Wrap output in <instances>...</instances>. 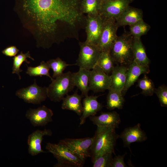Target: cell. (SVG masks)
<instances>
[{
    "mask_svg": "<svg viewBox=\"0 0 167 167\" xmlns=\"http://www.w3.org/2000/svg\"><path fill=\"white\" fill-rule=\"evenodd\" d=\"M83 97L82 95L78 94L77 91L72 95L67 94L62 100V109L73 111L78 115L81 116L83 109L81 102Z\"/></svg>",
    "mask_w": 167,
    "mask_h": 167,
    "instance_id": "23",
    "label": "cell"
},
{
    "mask_svg": "<svg viewBox=\"0 0 167 167\" xmlns=\"http://www.w3.org/2000/svg\"><path fill=\"white\" fill-rule=\"evenodd\" d=\"M93 139V137L78 139L66 138L60 140L58 143L65 145L84 162L88 157H90L89 150Z\"/></svg>",
    "mask_w": 167,
    "mask_h": 167,
    "instance_id": "9",
    "label": "cell"
},
{
    "mask_svg": "<svg viewBox=\"0 0 167 167\" xmlns=\"http://www.w3.org/2000/svg\"><path fill=\"white\" fill-rule=\"evenodd\" d=\"M107 96V108L112 110L115 108L122 109L124 99L121 92L109 88Z\"/></svg>",
    "mask_w": 167,
    "mask_h": 167,
    "instance_id": "24",
    "label": "cell"
},
{
    "mask_svg": "<svg viewBox=\"0 0 167 167\" xmlns=\"http://www.w3.org/2000/svg\"><path fill=\"white\" fill-rule=\"evenodd\" d=\"M15 95L26 103L39 104L47 97V87L38 86L35 79L33 84L18 90Z\"/></svg>",
    "mask_w": 167,
    "mask_h": 167,
    "instance_id": "8",
    "label": "cell"
},
{
    "mask_svg": "<svg viewBox=\"0 0 167 167\" xmlns=\"http://www.w3.org/2000/svg\"><path fill=\"white\" fill-rule=\"evenodd\" d=\"M91 71L79 68V71L72 73V79L75 86H76L85 97L88 96L90 90L89 81Z\"/></svg>",
    "mask_w": 167,
    "mask_h": 167,
    "instance_id": "20",
    "label": "cell"
},
{
    "mask_svg": "<svg viewBox=\"0 0 167 167\" xmlns=\"http://www.w3.org/2000/svg\"><path fill=\"white\" fill-rule=\"evenodd\" d=\"M114 0H102L103 2H105V1H113Z\"/></svg>",
    "mask_w": 167,
    "mask_h": 167,
    "instance_id": "36",
    "label": "cell"
},
{
    "mask_svg": "<svg viewBox=\"0 0 167 167\" xmlns=\"http://www.w3.org/2000/svg\"><path fill=\"white\" fill-rule=\"evenodd\" d=\"M80 50L75 64L79 68L92 69L97 64L101 52L97 46L85 41L80 42Z\"/></svg>",
    "mask_w": 167,
    "mask_h": 167,
    "instance_id": "6",
    "label": "cell"
},
{
    "mask_svg": "<svg viewBox=\"0 0 167 167\" xmlns=\"http://www.w3.org/2000/svg\"><path fill=\"white\" fill-rule=\"evenodd\" d=\"M23 7L45 33L54 32L58 21L74 26L82 18L77 0H24Z\"/></svg>",
    "mask_w": 167,
    "mask_h": 167,
    "instance_id": "1",
    "label": "cell"
},
{
    "mask_svg": "<svg viewBox=\"0 0 167 167\" xmlns=\"http://www.w3.org/2000/svg\"><path fill=\"white\" fill-rule=\"evenodd\" d=\"M126 154L125 153L122 155H115L114 157L113 158L111 167H127L124 161V158Z\"/></svg>",
    "mask_w": 167,
    "mask_h": 167,
    "instance_id": "34",
    "label": "cell"
},
{
    "mask_svg": "<svg viewBox=\"0 0 167 167\" xmlns=\"http://www.w3.org/2000/svg\"><path fill=\"white\" fill-rule=\"evenodd\" d=\"M137 85L142 90V94L146 96H152L155 93L156 88L152 80L146 75L138 80Z\"/></svg>",
    "mask_w": 167,
    "mask_h": 167,
    "instance_id": "30",
    "label": "cell"
},
{
    "mask_svg": "<svg viewBox=\"0 0 167 167\" xmlns=\"http://www.w3.org/2000/svg\"><path fill=\"white\" fill-rule=\"evenodd\" d=\"M133 37L129 32L118 36L109 52L114 62L129 64L133 60L132 44Z\"/></svg>",
    "mask_w": 167,
    "mask_h": 167,
    "instance_id": "3",
    "label": "cell"
},
{
    "mask_svg": "<svg viewBox=\"0 0 167 167\" xmlns=\"http://www.w3.org/2000/svg\"><path fill=\"white\" fill-rule=\"evenodd\" d=\"M149 71V67L141 66L133 60L127 67L126 83L122 92L123 96H124L130 87L134 84L141 75L148 74Z\"/></svg>",
    "mask_w": 167,
    "mask_h": 167,
    "instance_id": "17",
    "label": "cell"
},
{
    "mask_svg": "<svg viewBox=\"0 0 167 167\" xmlns=\"http://www.w3.org/2000/svg\"><path fill=\"white\" fill-rule=\"evenodd\" d=\"M93 124L97 126H111L118 128L121 122L119 114L116 111L102 112L98 116L89 117Z\"/></svg>",
    "mask_w": 167,
    "mask_h": 167,
    "instance_id": "19",
    "label": "cell"
},
{
    "mask_svg": "<svg viewBox=\"0 0 167 167\" xmlns=\"http://www.w3.org/2000/svg\"><path fill=\"white\" fill-rule=\"evenodd\" d=\"M102 2V0H83L80 11L82 14L98 15Z\"/></svg>",
    "mask_w": 167,
    "mask_h": 167,
    "instance_id": "25",
    "label": "cell"
},
{
    "mask_svg": "<svg viewBox=\"0 0 167 167\" xmlns=\"http://www.w3.org/2000/svg\"><path fill=\"white\" fill-rule=\"evenodd\" d=\"M134 0H114L102 2L99 15L103 20L116 19Z\"/></svg>",
    "mask_w": 167,
    "mask_h": 167,
    "instance_id": "12",
    "label": "cell"
},
{
    "mask_svg": "<svg viewBox=\"0 0 167 167\" xmlns=\"http://www.w3.org/2000/svg\"><path fill=\"white\" fill-rule=\"evenodd\" d=\"M103 20L101 32L97 45L101 52L110 50L118 36L117 32L118 28L114 19Z\"/></svg>",
    "mask_w": 167,
    "mask_h": 167,
    "instance_id": "7",
    "label": "cell"
},
{
    "mask_svg": "<svg viewBox=\"0 0 167 167\" xmlns=\"http://www.w3.org/2000/svg\"><path fill=\"white\" fill-rule=\"evenodd\" d=\"M114 62L109 51H103L101 52L96 65L109 75L111 73L114 67Z\"/></svg>",
    "mask_w": 167,
    "mask_h": 167,
    "instance_id": "26",
    "label": "cell"
},
{
    "mask_svg": "<svg viewBox=\"0 0 167 167\" xmlns=\"http://www.w3.org/2000/svg\"><path fill=\"white\" fill-rule=\"evenodd\" d=\"M104 20L98 15H87L86 32L87 39L85 41L97 46L101 32Z\"/></svg>",
    "mask_w": 167,
    "mask_h": 167,
    "instance_id": "11",
    "label": "cell"
},
{
    "mask_svg": "<svg viewBox=\"0 0 167 167\" xmlns=\"http://www.w3.org/2000/svg\"><path fill=\"white\" fill-rule=\"evenodd\" d=\"M47 87V97L53 101L60 102L72 91L75 86L72 79V73L68 71L51 80Z\"/></svg>",
    "mask_w": 167,
    "mask_h": 167,
    "instance_id": "4",
    "label": "cell"
},
{
    "mask_svg": "<svg viewBox=\"0 0 167 167\" xmlns=\"http://www.w3.org/2000/svg\"><path fill=\"white\" fill-rule=\"evenodd\" d=\"M52 111L43 105L36 109L30 108L27 110L26 117L34 126H43L53 121Z\"/></svg>",
    "mask_w": 167,
    "mask_h": 167,
    "instance_id": "13",
    "label": "cell"
},
{
    "mask_svg": "<svg viewBox=\"0 0 167 167\" xmlns=\"http://www.w3.org/2000/svg\"><path fill=\"white\" fill-rule=\"evenodd\" d=\"M155 93L158 97L161 105L162 107L167 106V87L165 85L160 86L156 88Z\"/></svg>",
    "mask_w": 167,
    "mask_h": 167,
    "instance_id": "33",
    "label": "cell"
},
{
    "mask_svg": "<svg viewBox=\"0 0 167 167\" xmlns=\"http://www.w3.org/2000/svg\"><path fill=\"white\" fill-rule=\"evenodd\" d=\"M115 128L111 126H97L89 152L93 163L98 157L104 154L115 153V147L119 135Z\"/></svg>",
    "mask_w": 167,
    "mask_h": 167,
    "instance_id": "2",
    "label": "cell"
},
{
    "mask_svg": "<svg viewBox=\"0 0 167 167\" xmlns=\"http://www.w3.org/2000/svg\"><path fill=\"white\" fill-rule=\"evenodd\" d=\"M150 28V26L142 19L130 26L129 33L134 37L140 38L146 34Z\"/></svg>",
    "mask_w": 167,
    "mask_h": 167,
    "instance_id": "27",
    "label": "cell"
},
{
    "mask_svg": "<svg viewBox=\"0 0 167 167\" xmlns=\"http://www.w3.org/2000/svg\"><path fill=\"white\" fill-rule=\"evenodd\" d=\"M27 67L26 73L30 76L42 77L43 75H45L50 78L51 80L53 79L50 75L49 70L50 68L49 65L44 61L36 67L28 66H27Z\"/></svg>",
    "mask_w": 167,
    "mask_h": 167,
    "instance_id": "29",
    "label": "cell"
},
{
    "mask_svg": "<svg viewBox=\"0 0 167 167\" xmlns=\"http://www.w3.org/2000/svg\"><path fill=\"white\" fill-rule=\"evenodd\" d=\"M99 96H88L85 97L83 101V112L80 118V124L85 122L86 119L90 116L95 115L101 110L103 105L97 99Z\"/></svg>",
    "mask_w": 167,
    "mask_h": 167,
    "instance_id": "18",
    "label": "cell"
},
{
    "mask_svg": "<svg viewBox=\"0 0 167 167\" xmlns=\"http://www.w3.org/2000/svg\"><path fill=\"white\" fill-rule=\"evenodd\" d=\"M45 149L57 159L58 163L54 165L55 167H82L84 166V162L62 144L48 143L46 145Z\"/></svg>",
    "mask_w": 167,
    "mask_h": 167,
    "instance_id": "5",
    "label": "cell"
},
{
    "mask_svg": "<svg viewBox=\"0 0 167 167\" xmlns=\"http://www.w3.org/2000/svg\"><path fill=\"white\" fill-rule=\"evenodd\" d=\"M19 51V50L15 46H11L5 49L2 51V53L6 56L12 57L15 56Z\"/></svg>",
    "mask_w": 167,
    "mask_h": 167,
    "instance_id": "35",
    "label": "cell"
},
{
    "mask_svg": "<svg viewBox=\"0 0 167 167\" xmlns=\"http://www.w3.org/2000/svg\"><path fill=\"white\" fill-rule=\"evenodd\" d=\"M142 9L128 6L115 19L118 27L129 26L143 19Z\"/></svg>",
    "mask_w": 167,
    "mask_h": 167,
    "instance_id": "16",
    "label": "cell"
},
{
    "mask_svg": "<svg viewBox=\"0 0 167 167\" xmlns=\"http://www.w3.org/2000/svg\"><path fill=\"white\" fill-rule=\"evenodd\" d=\"M119 138L123 141L124 147H128L131 152L130 144L134 142H142L146 141L147 136L141 128L139 123L133 126L127 127L119 135Z\"/></svg>",
    "mask_w": 167,
    "mask_h": 167,
    "instance_id": "14",
    "label": "cell"
},
{
    "mask_svg": "<svg viewBox=\"0 0 167 167\" xmlns=\"http://www.w3.org/2000/svg\"><path fill=\"white\" fill-rule=\"evenodd\" d=\"M111 82L110 75L106 74L96 65L91 71L89 88L94 92L104 91L109 88Z\"/></svg>",
    "mask_w": 167,
    "mask_h": 167,
    "instance_id": "10",
    "label": "cell"
},
{
    "mask_svg": "<svg viewBox=\"0 0 167 167\" xmlns=\"http://www.w3.org/2000/svg\"><path fill=\"white\" fill-rule=\"evenodd\" d=\"M112 153L104 154L97 158L93 162V167H111L113 157Z\"/></svg>",
    "mask_w": 167,
    "mask_h": 167,
    "instance_id": "32",
    "label": "cell"
},
{
    "mask_svg": "<svg viewBox=\"0 0 167 167\" xmlns=\"http://www.w3.org/2000/svg\"><path fill=\"white\" fill-rule=\"evenodd\" d=\"M47 63L50 68L53 71V79L62 75L63 73V71L68 66L76 65L75 64H68L59 58H57L55 59H50L47 61Z\"/></svg>",
    "mask_w": 167,
    "mask_h": 167,
    "instance_id": "28",
    "label": "cell"
},
{
    "mask_svg": "<svg viewBox=\"0 0 167 167\" xmlns=\"http://www.w3.org/2000/svg\"><path fill=\"white\" fill-rule=\"evenodd\" d=\"M127 70V67L124 66L114 67L110 75L111 82L109 88L122 93L126 83Z\"/></svg>",
    "mask_w": 167,
    "mask_h": 167,
    "instance_id": "21",
    "label": "cell"
},
{
    "mask_svg": "<svg viewBox=\"0 0 167 167\" xmlns=\"http://www.w3.org/2000/svg\"><path fill=\"white\" fill-rule=\"evenodd\" d=\"M52 132L50 130L45 129L44 130H37L28 136L27 142L28 152L32 156H35L41 153H47L41 148V143L45 135L51 136Z\"/></svg>",
    "mask_w": 167,
    "mask_h": 167,
    "instance_id": "15",
    "label": "cell"
},
{
    "mask_svg": "<svg viewBox=\"0 0 167 167\" xmlns=\"http://www.w3.org/2000/svg\"><path fill=\"white\" fill-rule=\"evenodd\" d=\"M27 58H29L34 60V58L31 56L29 51L25 54L21 51L19 54L15 56L13 58L12 73L13 74L15 73L19 75V79H21L19 73L22 71V70L20 69V66L24 62H25L28 64H29L30 63L28 61Z\"/></svg>",
    "mask_w": 167,
    "mask_h": 167,
    "instance_id": "31",
    "label": "cell"
},
{
    "mask_svg": "<svg viewBox=\"0 0 167 167\" xmlns=\"http://www.w3.org/2000/svg\"><path fill=\"white\" fill-rule=\"evenodd\" d=\"M132 50L133 60L141 66L149 67L150 61L140 38L133 37Z\"/></svg>",
    "mask_w": 167,
    "mask_h": 167,
    "instance_id": "22",
    "label": "cell"
}]
</instances>
